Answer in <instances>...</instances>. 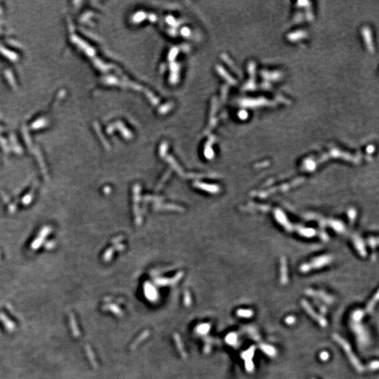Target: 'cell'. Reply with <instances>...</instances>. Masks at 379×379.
Masks as SVG:
<instances>
[{"instance_id": "1", "label": "cell", "mask_w": 379, "mask_h": 379, "mask_svg": "<svg viewBox=\"0 0 379 379\" xmlns=\"http://www.w3.org/2000/svg\"><path fill=\"white\" fill-rule=\"evenodd\" d=\"M333 338L343 348L345 352L347 353L348 357L349 358L350 362L352 364V365L354 366V367L356 369H357L359 372H362L364 371V367L362 365V364L360 363L358 358L355 355L349 343L338 334L333 335Z\"/></svg>"}, {"instance_id": "2", "label": "cell", "mask_w": 379, "mask_h": 379, "mask_svg": "<svg viewBox=\"0 0 379 379\" xmlns=\"http://www.w3.org/2000/svg\"><path fill=\"white\" fill-rule=\"evenodd\" d=\"M302 306L303 307V308L305 309V310L308 313L310 316H311L313 319L315 320V321H317L319 324L321 325V327H327V322L326 321V319H324V317L320 316L319 315H318L316 312L315 311V310L312 308L311 306H310V304L306 301H302Z\"/></svg>"}, {"instance_id": "3", "label": "cell", "mask_w": 379, "mask_h": 379, "mask_svg": "<svg viewBox=\"0 0 379 379\" xmlns=\"http://www.w3.org/2000/svg\"><path fill=\"white\" fill-rule=\"evenodd\" d=\"M255 352V346H251L249 350L242 353V357L245 360L246 369L248 371H253L254 366L252 361V358Z\"/></svg>"}, {"instance_id": "4", "label": "cell", "mask_w": 379, "mask_h": 379, "mask_svg": "<svg viewBox=\"0 0 379 379\" xmlns=\"http://www.w3.org/2000/svg\"><path fill=\"white\" fill-rule=\"evenodd\" d=\"M260 348L266 355L270 356V357H274L276 355V350L270 345L262 343L261 345H260Z\"/></svg>"}, {"instance_id": "5", "label": "cell", "mask_w": 379, "mask_h": 379, "mask_svg": "<svg viewBox=\"0 0 379 379\" xmlns=\"http://www.w3.org/2000/svg\"><path fill=\"white\" fill-rule=\"evenodd\" d=\"M238 315L243 317H251L253 316V312L251 310H240L238 311Z\"/></svg>"}, {"instance_id": "6", "label": "cell", "mask_w": 379, "mask_h": 379, "mask_svg": "<svg viewBox=\"0 0 379 379\" xmlns=\"http://www.w3.org/2000/svg\"><path fill=\"white\" fill-rule=\"evenodd\" d=\"M377 301H378V294H376V296L372 300V301H371L368 304V306L367 307V312H372V310L373 309V307H374V306L376 305Z\"/></svg>"}, {"instance_id": "7", "label": "cell", "mask_w": 379, "mask_h": 379, "mask_svg": "<svg viewBox=\"0 0 379 379\" xmlns=\"http://www.w3.org/2000/svg\"><path fill=\"white\" fill-rule=\"evenodd\" d=\"M362 317H363V312L361 311V310H356V311L352 315V318H353V319H354V321L355 322L360 321V320L362 319Z\"/></svg>"}, {"instance_id": "8", "label": "cell", "mask_w": 379, "mask_h": 379, "mask_svg": "<svg viewBox=\"0 0 379 379\" xmlns=\"http://www.w3.org/2000/svg\"><path fill=\"white\" fill-rule=\"evenodd\" d=\"M319 357L321 358V360L323 361H327L329 357V355L326 351H324V352H322L320 353Z\"/></svg>"}, {"instance_id": "9", "label": "cell", "mask_w": 379, "mask_h": 379, "mask_svg": "<svg viewBox=\"0 0 379 379\" xmlns=\"http://www.w3.org/2000/svg\"><path fill=\"white\" fill-rule=\"evenodd\" d=\"M295 321H296V319H295V318L293 316L287 317L286 318V319H285L286 323V324H294V323L295 322Z\"/></svg>"}, {"instance_id": "10", "label": "cell", "mask_w": 379, "mask_h": 379, "mask_svg": "<svg viewBox=\"0 0 379 379\" xmlns=\"http://www.w3.org/2000/svg\"><path fill=\"white\" fill-rule=\"evenodd\" d=\"M369 367L371 369H377L378 368V361H374V362H372L370 365H369Z\"/></svg>"}]
</instances>
